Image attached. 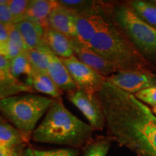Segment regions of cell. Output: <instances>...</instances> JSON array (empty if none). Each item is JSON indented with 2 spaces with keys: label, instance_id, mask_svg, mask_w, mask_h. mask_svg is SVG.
<instances>
[{
  "label": "cell",
  "instance_id": "1",
  "mask_svg": "<svg viewBox=\"0 0 156 156\" xmlns=\"http://www.w3.org/2000/svg\"><path fill=\"white\" fill-rule=\"evenodd\" d=\"M97 95L113 141L136 156H156V116L151 108L108 81Z\"/></svg>",
  "mask_w": 156,
  "mask_h": 156
},
{
  "label": "cell",
  "instance_id": "2",
  "mask_svg": "<svg viewBox=\"0 0 156 156\" xmlns=\"http://www.w3.org/2000/svg\"><path fill=\"white\" fill-rule=\"evenodd\" d=\"M94 131L89 124L69 112L62 101L54 99L42 122L33 132L31 140L78 149L93 140Z\"/></svg>",
  "mask_w": 156,
  "mask_h": 156
},
{
  "label": "cell",
  "instance_id": "3",
  "mask_svg": "<svg viewBox=\"0 0 156 156\" xmlns=\"http://www.w3.org/2000/svg\"><path fill=\"white\" fill-rule=\"evenodd\" d=\"M88 46L113 64L118 72H152L151 62L114 20L112 11L108 22L93 37Z\"/></svg>",
  "mask_w": 156,
  "mask_h": 156
},
{
  "label": "cell",
  "instance_id": "4",
  "mask_svg": "<svg viewBox=\"0 0 156 156\" xmlns=\"http://www.w3.org/2000/svg\"><path fill=\"white\" fill-rule=\"evenodd\" d=\"M54 99L35 93H21L0 100V113L20 132L26 143Z\"/></svg>",
  "mask_w": 156,
  "mask_h": 156
},
{
  "label": "cell",
  "instance_id": "5",
  "mask_svg": "<svg viewBox=\"0 0 156 156\" xmlns=\"http://www.w3.org/2000/svg\"><path fill=\"white\" fill-rule=\"evenodd\" d=\"M112 16L140 53L150 62H155L156 28L138 16L129 3L113 8Z\"/></svg>",
  "mask_w": 156,
  "mask_h": 156
},
{
  "label": "cell",
  "instance_id": "6",
  "mask_svg": "<svg viewBox=\"0 0 156 156\" xmlns=\"http://www.w3.org/2000/svg\"><path fill=\"white\" fill-rule=\"evenodd\" d=\"M67 98L83 113L95 131L106 127V118L97 93L77 88L67 93Z\"/></svg>",
  "mask_w": 156,
  "mask_h": 156
},
{
  "label": "cell",
  "instance_id": "7",
  "mask_svg": "<svg viewBox=\"0 0 156 156\" xmlns=\"http://www.w3.org/2000/svg\"><path fill=\"white\" fill-rule=\"evenodd\" d=\"M62 61L69 71L77 88L97 93L106 82V77L87 67L75 55L62 59Z\"/></svg>",
  "mask_w": 156,
  "mask_h": 156
},
{
  "label": "cell",
  "instance_id": "8",
  "mask_svg": "<svg viewBox=\"0 0 156 156\" xmlns=\"http://www.w3.org/2000/svg\"><path fill=\"white\" fill-rule=\"evenodd\" d=\"M106 81L135 95L142 90L156 85V74L151 71H119L107 77Z\"/></svg>",
  "mask_w": 156,
  "mask_h": 156
},
{
  "label": "cell",
  "instance_id": "9",
  "mask_svg": "<svg viewBox=\"0 0 156 156\" xmlns=\"http://www.w3.org/2000/svg\"><path fill=\"white\" fill-rule=\"evenodd\" d=\"M112 9L109 6H107L106 9L101 11L86 14H75V27L77 40L88 46L93 37L108 22Z\"/></svg>",
  "mask_w": 156,
  "mask_h": 156
},
{
  "label": "cell",
  "instance_id": "10",
  "mask_svg": "<svg viewBox=\"0 0 156 156\" xmlns=\"http://www.w3.org/2000/svg\"><path fill=\"white\" fill-rule=\"evenodd\" d=\"M69 40L74 55L87 67L106 78L118 72L113 64L106 61L90 47L82 44L77 38H69Z\"/></svg>",
  "mask_w": 156,
  "mask_h": 156
},
{
  "label": "cell",
  "instance_id": "11",
  "mask_svg": "<svg viewBox=\"0 0 156 156\" xmlns=\"http://www.w3.org/2000/svg\"><path fill=\"white\" fill-rule=\"evenodd\" d=\"M34 93V89L13 76L9 61L0 55V100L21 93Z\"/></svg>",
  "mask_w": 156,
  "mask_h": 156
},
{
  "label": "cell",
  "instance_id": "12",
  "mask_svg": "<svg viewBox=\"0 0 156 156\" xmlns=\"http://www.w3.org/2000/svg\"><path fill=\"white\" fill-rule=\"evenodd\" d=\"M48 26L69 38H77L75 14L59 5L51 12L48 18Z\"/></svg>",
  "mask_w": 156,
  "mask_h": 156
},
{
  "label": "cell",
  "instance_id": "13",
  "mask_svg": "<svg viewBox=\"0 0 156 156\" xmlns=\"http://www.w3.org/2000/svg\"><path fill=\"white\" fill-rule=\"evenodd\" d=\"M48 75L62 92L69 93L77 89V85L62 59L50 52V62Z\"/></svg>",
  "mask_w": 156,
  "mask_h": 156
},
{
  "label": "cell",
  "instance_id": "14",
  "mask_svg": "<svg viewBox=\"0 0 156 156\" xmlns=\"http://www.w3.org/2000/svg\"><path fill=\"white\" fill-rule=\"evenodd\" d=\"M28 49L44 46V28L31 20L25 18L15 23Z\"/></svg>",
  "mask_w": 156,
  "mask_h": 156
},
{
  "label": "cell",
  "instance_id": "15",
  "mask_svg": "<svg viewBox=\"0 0 156 156\" xmlns=\"http://www.w3.org/2000/svg\"><path fill=\"white\" fill-rule=\"evenodd\" d=\"M44 43L54 55L62 59L74 55L69 38L48 26L44 28Z\"/></svg>",
  "mask_w": 156,
  "mask_h": 156
},
{
  "label": "cell",
  "instance_id": "16",
  "mask_svg": "<svg viewBox=\"0 0 156 156\" xmlns=\"http://www.w3.org/2000/svg\"><path fill=\"white\" fill-rule=\"evenodd\" d=\"M58 6L59 4L56 0H30L25 17L46 28L50 14Z\"/></svg>",
  "mask_w": 156,
  "mask_h": 156
},
{
  "label": "cell",
  "instance_id": "17",
  "mask_svg": "<svg viewBox=\"0 0 156 156\" xmlns=\"http://www.w3.org/2000/svg\"><path fill=\"white\" fill-rule=\"evenodd\" d=\"M9 61V67L13 76L32 87V80L35 71L25 52Z\"/></svg>",
  "mask_w": 156,
  "mask_h": 156
},
{
  "label": "cell",
  "instance_id": "18",
  "mask_svg": "<svg viewBox=\"0 0 156 156\" xmlns=\"http://www.w3.org/2000/svg\"><path fill=\"white\" fill-rule=\"evenodd\" d=\"M32 88L34 90L49 95L57 101H62V92L56 86L47 73L35 72L32 80Z\"/></svg>",
  "mask_w": 156,
  "mask_h": 156
},
{
  "label": "cell",
  "instance_id": "19",
  "mask_svg": "<svg viewBox=\"0 0 156 156\" xmlns=\"http://www.w3.org/2000/svg\"><path fill=\"white\" fill-rule=\"evenodd\" d=\"M24 144L26 142L17 128L5 122H0V145L20 151Z\"/></svg>",
  "mask_w": 156,
  "mask_h": 156
},
{
  "label": "cell",
  "instance_id": "20",
  "mask_svg": "<svg viewBox=\"0 0 156 156\" xmlns=\"http://www.w3.org/2000/svg\"><path fill=\"white\" fill-rule=\"evenodd\" d=\"M51 51L47 46L27 49L25 51L36 73H47L50 62Z\"/></svg>",
  "mask_w": 156,
  "mask_h": 156
},
{
  "label": "cell",
  "instance_id": "21",
  "mask_svg": "<svg viewBox=\"0 0 156 156\" xmlns=\"http://www.w3.org/2000/svg\"><path fill=\"white\" fill-rule=\"evenodd\" d=\"M58 2L62 7L73 11L76 15L101 11L106 9L108 6L103 2L83 0H59Z\"/></svg>",
  "mask_w": 156,
  "mask_h": 156
},
{
  "label": "cell",
  "instance_id": "22",
  "mask_svg": "<svg viewBox=\"0 0 156 156\" xmlns=\"http://www.w3.org/2000/svg\"><path fill=\"white\" fill-rule=\"evenodd\" d=\"M113 140L109 136H98L93 138L83 147V156H107Z\"/></svg>",
  "mask_w": 156,
  "mask_h": 156
},
{
  "label": "cell",
  "instance_id": "23",
  "mask_svg": "<svg viewBox=\"0 0 156 156\" xmlns=\"http://www.w3.org/2000/svg\"><path fill=\"white\" fill-rule=\"evenodd\" d=\"M129 5L140 17L156 28V5L142 0L130 1Z\"/></svg>",
  "mask_w": 156,
  "mask_h": 156
},
{
  "label": "cell",
  "instance_id": "24",
  "mask_svg": "<svg viewBox=\"0 0 156 156\" xmlns=\"http://www.w3.org/2000/svg\"><path fill=\"white\" fill-rule=\"evenodd\" d=\"M80 151L76 148H62V149L41 151L36 148L27 147L21 152V156H78Z\"/></svg>",
  "mask_w": 156,
  "mask_h": 156
},
{
  "label": "cell",
  "instance_id": "25",
  "mask_svg": "<svg viewBox=\"0 0 156 156\" xmlns=\"http://www.w3.org/2000/svg\"><path fill=\"white\" fill-rule=\"evenodd\" d=\"M29 3L30 0H8L7 6L15 23L25 18Z\"/></svg>",
  "mask_w": 156,
  "mask_h": 156
},
{
  "label": "cell",
  "instance_id": "26",
  "mask_svg": "<svg viewBox=\"0 0 156 156\" xmlns=\"http://www.w3.org/2000/svg\"><path fill=\"white\" fill-rule=\"evenodd\" d=\"M134 95L147 106H156V85L142 90Z\"/></svg>",
  "mask_w": 156,
  "mask_h": 156
},
{
  "label": "cell",
  "instance_id": "27",
  "mask_svg": "<svg viewBox=\"0 0 156 156\" xmlns=\"http://www.w3.org/2000/svg\"><path fill=\"white\" fill-rule=\"evenodd\" d=\"M7 3L8 0H0V23L5 25L15 23Z\"/></svg>",
  "mask_w": 156,
  "mask_h": 156
},
{
  "label": "cell",
  "instance_id": "28",
  "mask_svg": "<svg viewBox=\"0 0 156 156\" xmlns=\"http://www.w3.org/2000/svg\"><path fill=\"white\" fill-rule=\"evenodd\" d=\"M8 40L9 34L7 25L0 23V55L5 56Z\"/></svg>",
  "mask_w": 156,
  "mask_h": 156
},
{
  "label": "cell",
  "instance_id": "29",
  "mask_svg": "<svg viewBox=\"0 0 156 156\" xmlns=\"http://www.w3.org/2000/svg\"><path fill=\"white\" fill-rule=\"evenodd\" d=\"M21 152L18 150L10 149L0 145V156H21Z\"/></svg>",
  "mask_w": 156,
  "mask_h": 156
},
{
  "label": "cell",
  "instance_id": "30",
  "mask_svg": "<svg viewBox=\"0 0 156 156\" xmlns=\"http://www.w3.org/2000/svg\"><path fill=\"white\" fill-rule=\"evenodd\" d=\"M151 110H152V112H153V114H155V116H156V106L152 107V108H151Z\"/></svg>",
  "mask_w": 156,
  "mask_h": 156
},
{
  "label": "cell",
  "instance_id": "31",
  "mask_svg": "<svg viewBox=\"0 0 156 156\" xmlns=\"http://www.w3.org/2000/svg\"><path fill=\"white\" fill-rule=\"evenodd\" d=\"M4 122V119H3V117L0 115V122Z\"/></svg>",
  "mask_w": 156,
  "mask_h": 156
},
{
  "label": "cell",
  "instance_id": "32",
  "mask_svg": "<svg viewBox=\"0 0 156 156\" xmlns=\"http://www.w3.org/2000/svg\"><path fill=\"white\" fill-rule=\"evenodd\" d=\"M153 2H155V3L156 4V0H155V1H153Z\"/></svg>",
  "mask_w": 156,
  "mask_h": 156
}]
</instances>
